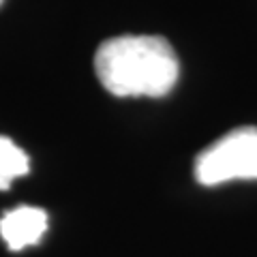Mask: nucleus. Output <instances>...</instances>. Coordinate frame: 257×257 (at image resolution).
I'll return each instance as SVG.
<instances>
[{
  "instance_id": "7ed1b4c3",
  "label": "nucleus",
  "mask_w": 257,
  "mask_h": 257,
  "mask_svg": "<svg viewBox=\"0 0 257 257\" xmlns=\"http://www.w3.org/2000/svg\"><path fill=\"white\" fill-rule=\"evenodd\" d=\"M47 231V212L43 208L20 206L5 212L0 219V236L11 251L39 244Z\"/></svg>"
},
{
  "instance_id": "f03ea898",
  "label": "nucleus",
  "mask_w": 257,
  "mask_h": 257,
  "mask_svg": "<svg viewBox=\"0 0 257 257\" xmlns=\"http://www.w3.org/2000/svg\"><path fill=\"white\" fill-rule=\"evenodd\" d=\"M195 178L204 187L257 180V126H238L204 148L195 159Z\"/></svg>"
},
{
  "instance_id": "20e7f679",
  "label": "nucleus",
  "mask_w": 257,
  "mask_h": 257,
  "mask_svg": "<svg viewBox=\"0 0 257 257\" xmlns=\"http://www.w3.org/2000/svg\"><path fill=\"white\" fill-rule=\"evenodd\" d=\"M30 172V159L13 140L0 135V191H7L15 178Z\"/></svg>"
},
{
  "instance_id": "f257e3e1",
  "label": "nucleus",
  "mask_w": 257,
  "mask_h": 257,
  "mask_svg": "<svg viewBox=\"0 0 257 257\" xmlns=\"http://www.w3.org/2000/svg\"><path fill=\"white\" fill-rule=\"evenodd\" d=\"M94 71L114 96H165L178 82L180 64L167 39L126 35L99 45Z\"/></svg>"
},
{
  "instance_id": "39448f33",
  "label": "nucleus",
  "mask_w": 257,
  "mask_h": 257,
  "mask_svg": "<svg viewBox=\"0 0 257 257\" xmlns=\"http://www.w3.org/2000/svg\"><path fill=\"white\" fill-rule=\"evenodd\" d=\"M0 5H3V0H0Z\"/></svg>"
}]
</instances>
